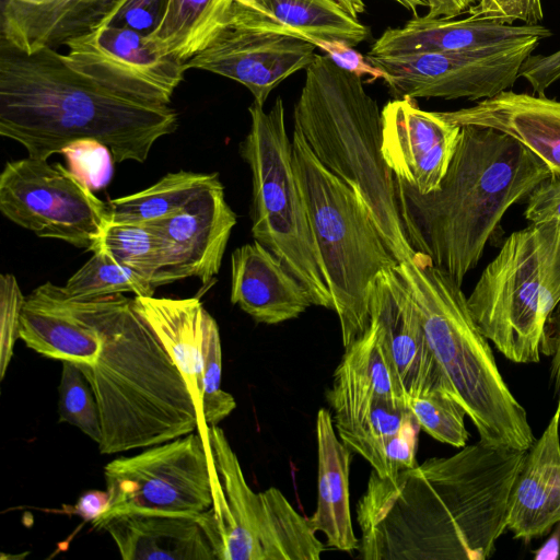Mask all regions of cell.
<instances>
[{"mask_svg":"<svg viewBox=\"0 0 560 560\" xmlns=\"http://www.w3.org/2000/svg\"><path fill=\"white\" fill-rule=\"evenodd\" d=\"M526 451L465 445L383 478L372 470L357 504L364 560H486L506 529Z\"/></svg>","mask_w":560,"mask_h":560,"instance_id":"1","label":"cell"},{"mask_svg":"<svg viewBox=\"0 0 560 560\" xmlns=\"http://www.w3.org/2000/svg\"><path fill=\"white\" fill-rule=\"evenodd\" d=\"M177 126L170 105L117 94L72 68L57 49L27 54L0 39V135L31 158L48 160L75 140L95 139L115 162L142 163Z\"/></svg>","mask_w":560,"mask_h":560,"instance_id":"2","label":"cell"},{"mask_svg":"<svg viewBox=\"0 0 560 560\" xmlns=\"http://www.w3.org/2000/svg\"><path fill=\"white\" fill-rule=\"evenodd\" d=\"M551 175L548 166L512 137L462 126L439 188L420 194L396 179L399 214L416 252L429 257L459 285L486 246L502 235V220Z\"/></svg>","mask_w":560,"mask_h":560,"instance_id":"3","label":"cell"},{"mask_svg":"<svg viewBox=\"0 0 560 560\" xmlns=\"http://www.w3.org/2000/svg\"><path fill=\"white\" fill-rule=\"evenodd\" d=\"M102 348L78 363L95 395L102 454L147 448L199 430L208 439L177 365L122 293L97 298ZM209 427V425H208Z\"/></svg>","mask_w":560,"mask_h":560,"instance_id":"4","label":"cell"},{"mask_svg":"<svg viewBox=\"0 0 560 560\" xmlns=\"http://www.w3.org/2000/svg\"><path fill=\"white\" fill-rule=\"evenodd\" d=\"M294 105V127L335 176L363 200L394 258L412 260L399 214L395 175L382 145V110L360 77L315 55Z\"/></svg>","mask_w":560,"mask_h":560,"instance_id":"5","label":"cell"},{"mask_svg":"<svg viewBox=\"0 0 560 560\" xmlns=\"http://www.w3.org/2000/svg\"><path fill=\"white\" fill-rule=\"evenodd\" d=\"M396 270L412 295L429 346L453 396L475 424L480 440L527 451L536 440L527 413L503 381L462 285L420 254L400 261Z\"/></svg>","mask_w":560,"mask_h":560,"instance_id":"6","label":"cell"},{"mask_svg":"<svg viewBox=\"0 0 560 560\" xmlns=\"http://www.w3.org/2000/svg\"><path fill=\"white\" fill-rule=\"evenodd\" d=\"M291 141L294 173L346 349L370 326L377 275L399 262L360 196L322 165L295 127Z\"/></svg>","mask_w":560,"mask_h":560,"instance_id":"7","label":"cell"},{"mask_svg":"<svg viewBox=\"0 0 560 560\" xmlns=\"http://www.w3.org/2000/svg\"><path fill=\"white\" fill-rule=\"evenodd\" d=\"M467 302L482 335L505 358L538 362L546 325L560 305V222L511 233Z\"/></svg>","mask_w":560,"mask_h":560,"instance_id":"8","label":"cell"},{"mask_svg":"<svg viewBox=\"0 0 560 560\" xmlns=\"http://www.w3.org/2000/svg\"><path fill=\"white\" fill-rule=\"evenodd\" d=\"M248 113L250 126L240 153L252 173V235L300 281L313 305L334 311L293 168L283 101L278 96L269 112L253 102Z\"/></svg>","mask_w":560,"mask_h":560,"instance_id":"9","label":"cell"},{"mask_svg":"<svg viewBox=\"0 0 560 560\" xmlns=\"http://www.w3.org/2000/svg\"><path fill=\"white\" fill-rule=\"evenodd\" d=\"M212 505L197 516L217 560H319L325 546L277 488L254 492L225 433L208 427Z\"/></svg>","mask_w":560,"mask_h":560,"instance_id":"10","label":"cell"},{"mask_svg":"<svg viewBox=\"0 0 560 560\" xmlns=\"http://www.w3.org/2000/svg\"><path fill=\"white\" fill-rule=\"evenodd\" d=\"M213 466L209 438L194 432L110 460L104 467L109 504L92 527L126 513L197 517L212 505Z\"/></svg>","mask_w":560,"mask_h":560,"instance_id":"11","label":"cell"},{"mask_svg":"<svg viewBox=\"0 0 560 560\" xmlns=\"http://www.w3.org/2000/svg\"><path fill=\"white\" fill-rule=\"evenodd\" d=\"M0 210L39 237L92 250L109 222L107 203L61 164L27 158L7 162Z\"/></svg>","mask_w":560,"mask_h":560,"instance_id":"12","label":"cell"},{"mask_svg":"<svg viewBox=\"0 0 560 560\" xmlns=\"http://www.w3.org/2000/svg\"><path fill=\"white\" fill-rule=\"evenodd\" d=\"M539 40L534 36L475 50L365 58L385 73L383 80L396 98L478 102L510 90Z\"/></svg>","mask_w":560,"mask_h":560,"instance_id":"13","label":"cell"},{"mask_svg":"<svg viewBox=\"0 0 560 560\" xmlns=\"http://www.w3.org/2000/svg\"><path fill=\"white\" fill-rule=\"evenodd\" d=\"M68 63L102 86L152 105H170L185 63L163 52L150 35L101 25L65 44Z\"/></svg>","mask_w":560,"mask_h":560,"instance_id":"14","label":"cell"},{"mask_svg":"<svg viewBox=\"0 0 560 560\" xmlns=\"http://www.w3.org/2000/svg\"><path fill=\"white\" fill-rule=\"evenodd\" d=\"M316 46L298 37L261 32L225 22L212 40L185 62L246 86L254 102L264 106L270 92L284 79L306 69Z\"/></svg>","mask_w":560,"mask_h":560,"instance_id":"15","label":"cell"},{"mask_svg":"<svg viewBox=\"0 0 560 560\" xmlns=\"http://www.w3.org/2000/svg\"><path fill=\"white\" fill-rule=\"evenodd\" d=\"M236 222V214L225 200L224 186L218 179L178 212L149 223L163 246L162 283L195 277L206 289L210 288L220 271Z\"/></svg>","mask_w":560,"mask_h":560,"instance_id":"16","label":"cell"},{"mask_svg":"<svg viewBox=\"0 0 560 560\" xmlns=\"http://www.w3.org/2000/svg\"><path fill=\"white\" fill-rule=\"evenodd\" d=\"M459 132L460 126L421 109L415 98H395L382 108L383 158L396 178L420 194L439 188Z\"/></svg>","mask_w":560,"mask_h":560,"instance_id":"17","label":"cell"},{"mask_svg":"<svg viewBox=\"0 0 560 560\" xmlns=\"http://www.w3.org/2000/svg\"><path fill=\"white\" fill-rule=\"evenodd\" d=\"M369 312L370 319H374L384 334L407 398L433 389H443L453 396L429 346L412 295L396 268L377 275Z\"/></svg>","mask_w":560,"mask_h":560,"instance_id":"18","label":"cell"},{"mask_svg":"<svg viewBox=\"0 0 560 560\" xmlns=\"http://www.w3.org/2000/svg\"><path fill=\"white\" fill-rule=\"evenodd\" d=\"M20 339L45 357L94 364L102 348L97 298L70 299L60 285L40 284L25 296Z\"/></svg>","mask_w":560,"mask_h":560,"instance_id":"19","label":"cell"},{"mask_svg":"<svg viewBox=\"0 0 560 560\" xmlns=\"http://www.w3.org/2000/svg\"><path fill=\"white\" fill-rule=\"evenodd\" d=\"M326 397L342 443L363 456L381 477L388 478L387 444L415 418L407 402L377 395L339 368Z\"/></svg>","mask_w":560,"mask_h":560,"instance_id":"20","label":"cell"},{"mask_svg":"<svg viewBox=\"0 0 560 560\" xmlns=\"http://www.w3.org/2000/svg\"><path fill=\"white\" fill-rule=\"evenodd\" d=\"M439 113L460 127H486L512 137L538 156L551 174L560 175V101L506 90L472 106Z\"/></svg>","mask_w":560,"mask_h":560,"instance_id":"21","label":"cell"},{"mask_svg":"<svg viewBox=\"0 0 560 560\" xmlns=\"http://www.w3.org/2000/svg\"><path fill=\"white\" fill-rule=\"evenodd\" d=\"M560 524V394L539 439L527 450L510 494L508 524L526 541Z\"/></svg>","mask_w":560,"mask_h":560,"instance_id":"22","label":"cell"},{"mask_svg":"<svg viewBox=\"0 0 560 560\" xmlns=\"http://www.w3.org/2000/svg\"><path fill=\"white\" fill-rule=\"evenodd\" d=\"M230 300L255 322L268 325L296 318L313 305L300 281L257 241L231 255Z\"/></svg>","mask_w":560,"mask_h":560,"instance_id":"23","label":"cell"},{"mask_svg":"<svg viewBox=\"0 0 560 560\" xmlns=\"http://www.w3.org/2000/svg\"><path fill=\"white\" fill-rule=\"evenodd\" d=\"M552 32L540 24L513 25L497 20L468 16L425 19L415 16L399 28H387L368 55L398 56L423 52H448L480 49L527 37H550Z\"/></svg>","mask_w":560,"mask_h":560,"instance_id":"24","label":"cell"},{"mask_svg":"<svg viewBox=\"0 0 560 560\" xmlns=\"http://www.w3.org/2000/svg\"><path fill=\"white\" fill-rule=\"evenodd\" d=\"M118 0H1V39L32 54L103 25Z\"/></svg>","mask_w":560,"mask_h":560,"instance_id":"25","label":"cell"},{"mask_svg":"<svg viewBox=\"0 0 560 560\" xmlns=\"http://www.w3.org/2000/svg\"><path fill=\"white\" fill-rule=\"evenodd\" d=\"M226 21L308 43L343 40L354 47L369 35L337 0H234Z\"/></svg>","mask_w":560,"mask_h":560,"instance_id":"26","label":"cell"},{"mask_svg":"<svg viewBox=\"0 0 560 560\" xmlns=\"http://www.w3.org/2000/svg\"><path fill=\"white\" fill-rule=\"evenodd\" d=\"M101 529L109 534L124 560H217L197 517L126 513Z\"/></svg>","mask_w":560,"mask_h":560,"instance_id":"27","label":"cell"},{"mask_svg":"<svg viewBox=\"0 0 560 560\" xmlns=\"http://www.w3.org/2000/svg\"><path fill=\"white\" fill-rule=\"evenodd\" d=\"M329 410L316 416L317 504L307 522L322 532L329 547L351 552L359 549L350 512L349 472L352 450L337 436Z\"/></svg>","mask_w":560,"mask_h":560,"instance_id":"28","label":"cell"},{"mask_svg":"<svg viewBox=\"0 0 560 560\" xmlns=\"http://www.w3.org/2000/svg\"><path fill=\"white\" fill-rule=\"evenodd\" d=\"M135 311L153 330L180 371L202 423V339L207 310L199 299L132 298Z\"/></svg>","mask_w":560,"mask_h":560,"instance_id":"29","label":"cell"},{"mask_svg":"<svg viewBox=\"0 0 560 560\" xmlns=\"http://www.w3.org/2000/svg\"><path fill=\"white\" fill-rule=\"evenodd\" d=\"M233 1L170 0L162 23L150 37L163 52L185 63L225 24Z\"/></svg>","mask_w":560,"mask_h":560,"instance_id":"30","label":"cell"},{"mask_svg":"<svg viewBox=\"0 0 560 560\" xmlns=\"http://www.w3.org/2000/svg\"><path fill=\"white\" fill-rule=\"evenodd\" d=\"M218 179L217 173L183 170L168 173L141 191L109 200V221L153 223L166 219Z\"/></svg>","mask_w":560,"mask_h":560,"instance_id":"31","label":"cell"},{"mask_svg":"<svg viewBox=\"0 0 560 560\" xmlns=\"http://www.w3.org/2000/svg\"><path fill=\"white\" fill-rule=\"evenodd\" d=\"M95 249L104 250L154 288L163 285L164 252L152 224L109 221L91 252Z\"/></svg>","mask_w":560,"mask_h":560,"instance_id":"32","label":"cell"},{"mask_svg":"<svg viewBox=\"0 0 560 560\" xmlns=\"http://www.w3.org/2000/svg\"><path fill=\"white\" fill-rule=\"evenodd\" d=\"M345 350L337 368L377 395L407 402L388 345L374 319H370L366 331Z\"/></svg>","mask_w":560,"mask_h":560,"instance_id":"33","label":"cell"},{"mask_svg":"<svg viewBox=\"0 0 560 560\" xmlns=\"http://www.w3.org/2000/svg\"><path fill=\"white\" fill-rule=\"evenodd\" d=\"M60 287L70 299H92L115 293L131 292L138 296H151L155 288L133 271L115 261L102 249Z\"/></svg>","mask_w":560,"mask_h":560,"instance_id":"34","label":"cell"},{"mask_svg":"<svg viewBox=\"0 0 560 560\" xmlns=\"http://www.w3.org/2000/svg\"><path fill=\"white\" fill-rule=\"evenodd\" d=\"M407 405L420 428L433 439L455 447H464L468 441L463 407L447 392L433 389L407 398Z\"/></svg>","mask_w":560,"mask_h":560,"instance_id":"35","label":"cell"},{"mask_svg":"<svg viewBox=\"0 0 560 560\" xmlns=\"http://www.w3.org/2000/svg\"><path fill=\"white\" fill-rule=\"evenodd\" d=\"M61 363L59 419L77 427L98 445L102 440V425L93 389L77 362L63 360Z\"/></svg>","mask_w":560,"mask_h":560,"instance_id":"36","label":"cell"},{"mask_svg":"<svg viewBox=\"0 0 560 560\" xmlns=\"http://www.w3.org/2000/svg\"><path fill=\"white\" fill-rule=\"evenodd\" d=\"M222 349L219 327L207 311L202 339L201 413L207 425H218L236 407L234 397L221 388Z\"/></svg>","mask_w":560,"mask_h":560,"instance_id":"37","label":"cell"},{"mask_svg":"<svg viewBox=\"0 0 560 560\" xmlns=\"http://www.w3.org/2000/svg\"><path fill=\"white\" fill-rule=\"evenodd\" d=\"M62 154L69 171L91 190L107 186L115 162L110 149L95 139H80L66 145Z\"/></svg>","mask_w":560,"mask_h":560,"instance_id":"38","label":"cell"},{"mask_svg":"<svg viewBox=\"0 0 560 560\" xmlns=\"http://www.w3.org/2000/svg\"><path fill=\"white\" fill-rule=\"evenodd\" d=\"M25 301L15 277L0 276V378L5 375L13 355L14 343L20 338L21 311Z\"/></svg>","mask_w":560,"mask_h":560,"instance_id":"39","label":"cell"},{"mask_svg":"<svg viewBox=\"0 0 560 560\" xmlns=\"http://www.w3.org/2000/svg\"><path fill=\"white\" fill-rule=\"evenodd\" d=\"M168 1L118 0L104 24L126 26L142 34L152 35L164 19Z\"/></svg>","mask_w":560,"mask_h":560,"instance_id":"40","label":"cell"},{"mask_svg":"<svg viewBox=\"0 0 560 560\" xmlns=\"http://www.w3.org/2000/svg\"><path fill=\"white\" fill-rule=\"evenodd\" d=\"M469 16L497 20L513 24L522 21L525 24H538L544 19L541 0H489L471 5Z\"/></svg>","mask_w":560,"mask_h":560,"instance_id":"41","label":"cell"},{"mask_svg":"<svg viewBox=\"0 0 560 560\" xmlns=\"http://www.w3.org/2000/svg\"><path fill=\"white\" fill-rule=\"evenodd\" d=\"M524 217L533 224L560 222V175L551 174L529 194Z\"/></svg>","mask_w":560,"mask_h":560,"instance_id":"42","label":"cell"},{"mask_svg":"<svg viewBox=\"0 0 560 560\" xmlns=\"http://www.w3.org/2000/svg\"><path fill=\"white\" fill-rule=\"evenodd\" d=\"M311 44L319 47L339 68L358 77L369 75L372 81L384 79L385 73L371 65L365 57L343 40L313 39Z\"/></svg>","mask_w":560,"mask_h":560,"instance_id":"43","label":"cell"},{"mask_svg":"<svg viewBox=\"0 0 560 560\" xmlns=\"http://www.w3.org/2000/svg\"><path fill=\"white\" fill-rule=\"evenodd\" d=\"M518 78H524L536 94L560 80V49L550 55H530L523 62Z\"/></svg>","mask_w":560,"mask_h":560,"instance_id":"44","label":"cell"},{"mask_svg":"<svg viewBox=\"0 0 560 560\" xmlns=\"http://www.w3.org/2000/svg\"><path fill=\"white\" fill-rule=\"evenodd\" d=\"M108 504L109 495L106 490H93L82 494L72 506V511L85 522L92 523L107 510Z\"/></svg>","mask_w":560,"mask_h":560,"instance_id":"45","label":"cell"},{"mask_svg":"<svg viewBox=\"0 0 560 560\" xmlns=\"http://www.w3.org/2000/svg\"><path fill=\"white\" fill-rule=\"evenodd\" d=\"M406 9L412 11L417 16V8L419 5L428 7L425 19H454L463 12L454 0H395Z\"/></svg>","mask_w":560,"mask_h":560,"instance_id":"46","label":"cell"},{"mask_svg":"<svg viewBox=\"0 0 560 560\" xmlns=\"http://www.w3.org/2000/svg\"><path fill=\"white\" fill-rule=\"evenodd\" d=\"M555 313L551 332L545 331L541 351L552 354L551 377L560 394V308H556Z\"/></svg>","mask_w":560,"mask_h":560,"instance_id":"47","label":"cell"},{"mask_svg":"<svg viewBox=\"0 0 560 560\" xmlns=\"http://www.w3.org/2000/svg\"><path fill=\"white\" fill-rule=\"evenodd\" d=\"M560 556V534L557 530L546 542L541 546L536 555L535 559L544 560V559H558Z\"/></svg>","mask_w":560,"mask_h":560,"instance_id":"48","label":"cell"},{"mask_svg":"<svg viewBox=\"0 0 560 560\" xmlns=\"http://www.w3.org/2000/svg\"><path fill=\"white\" fill-rule=\"evenodd\" d=\"M353 18L365 11V3L363 0H337Z\"/></svg>","mask_w":560,"mask_h":560,"instance_id":"49","label":"cell"},{"mask_svg":"<svg viewBox=\"0 0 560 560\" xmlns=\"http://www.w3.org/2000/svg\"><path fill=\"white\" fill-rule=\"evenodd\" d=\"M483 1H489V0H454V2L458 5V8L460 9V11L464 13L466 11H468V9L478 3V2H483Z\"/></svg>","mask_w":560,"mask_h":560,"instance_id":"50","label":"cell"}]
</instances>
